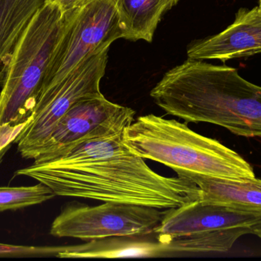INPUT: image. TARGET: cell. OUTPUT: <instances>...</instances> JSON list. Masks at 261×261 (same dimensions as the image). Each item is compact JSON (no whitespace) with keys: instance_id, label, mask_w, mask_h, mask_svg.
<instances>
[{"instance_id":"obj_7","label":"cell","mask_w":261,"mask_h":261,"mask_svg":"<svg viewBox=\"0 0 261 261\" xmlns=\"http://www.w3.org/2000/svg\"><path fill=\"white\" fill-rule=\"evenodd\" d=\"M166 210L111 202L96 206L70 202L54 221L50 234L85 242L150 235L162 222Z\"/></svg>"},{"instance_id":"obj_2","label":"cell","mask_w":261,"mask_h":261,"mask_svg":"<svg viewBox=\"0 0 261 261\" xmlns=\"http://www.w3.org/2000/svg\"><path fill=\"white\" fill-rule=\"evenodd\" d=\"M167 114L208 123L247 138H261V87L236 69L188 59L164 74L150 93Z\"/></svg>"},{"instance_id":"obj_19","label":"cell","mask_w":261,"mask_h":261,"mask_svg":"<svg viewBox=\"0 0 261 261\" xmlns=\"http://www.w3.org/2000/svg\"><path fill=\"white\" fill-rule=\"evenodd\" d=\"M259 8H260L261 10V0H259V5H258Z\"/></svg>"},{"instance_id":"obj_14","label":"cell","mask_w":261,"mask_h":261,"mask_svg":"<svg viewBox=\"0 0 261 261\" xmlns=\"http://www.w3.org/2000/svg\"><path fill=\"white\" fill-rule=\"evenodd\" d=\"M252 234L251 227H239L195 233L176 237H156L164 244L168 254L226 252L238 239Z\"/></svg>"},{"instance_id":"obj_3","label":"cell","mask_w":261,"mask_h":261,"mask_svg":"<svg viewBox=\"0 0 261 261\" xmlns=\"http://www.w3.org/2000/svg\"><path fill=\"white\" fill-rule=\"evenodd\" d=\"M123 141L132 153L174 172L230 179L256 177L251 164L239 153L176 120L154 114L139 116L124 132Z\"/></svg>"},{"instance_id":"obj_18","label":"cell","mask_w":261,"mask_h":261,"mask_svg":"<svg viewBox=\"0 0 261 261\" xmlns=\"http://www.w3.org/2000/svg\"><path fill=\"white\" fill-rule=\"evenodd\" d=\"M58 5L64 12H69L85 6L93 0H47Z\"/></svg>"},{"instance_id":"obj_13","label":"cell","mask_w":261,"mask_h":261,"mask_svg":"<svg viewBox=\"0 0 261 261\" xmlns=\"http://www.w3.org/2000/svg\"><path fill=\"white\" fill-rule=\"evenodd\" d=\"M179 0H114L123 38L153 41L163 15Z\"/></svg>"},{"instance_id":"obj_16","label":"cell","mask_w":261,"mask_h":261,"mask_svg":"<svg viewBox=\"0 0 261 261\" xmlns=\"http://www.w3.org/2000/svg\"><path fill=\"white\" fill-rule=\"evenodd\" d=\"M55 197L53 191L41 182L32 186L0 187V213L39 205Z\"/></svg>"},{"instance_id":"obj_1","label":"cell","mask_w":261,"mask_h":261,"mask_svg":"<svg viewBox=\"0 0 261 261\" xmlns=\"http://www.w3.org/2000/svg\"><path fill=\"white\" fill-rule=\"evenodd\" d=\"M124 133L87 141L58 159L16 172L50 188L55 196L132 204L160 209L199 200L195 182L155 173L123 141Z\"/></svg>"},{"instance_id":"obj_12","label":"cell","mask_w":261,"mask_h":261,"mask_svg":"<svg viewBox=\"0 0 261 261\" xmlns=\"http://www.w3.org/2000/svg\"><path fill=\"white\" fill-rule=\"evenodd\" d=\"M144 236L111 237L88 241L83 245L53 248V254L61 258H129L153 257L168 254L165 246L145 240Z\"/></svg>"},{"instance_id":"obj_15","label":"cell","mask_w":261,"mask_h":261,"mask_svg":"<svg viewBox=\"0 0 261 261\" xmlns=\"http://www.w3.org/2000/svg\"><path fill=\"white\" fill-rule=\"evenodd\" d=\"M46 0H0V69Z\"/></svg>"},{"instance_id":"obj_5","label":"cell","mask_w":261,"mask_h":261,"mask_svg":"<svg viewBox=\"0 0 261 261\" xmlns=\"http://www.w3.org/2000/svg\"><path fill=\"white\" fill-rule=\"evenodd\" d=\"M65 14V26L39 94L62 81L93 54L123 38L114 0H93Z\"/></svg>"},{"instance_id":"obj_11","label":"cell","mask_w":261,"mask_h":261,"mask_svg":"<svg viewBox=\"0 0 261 261\" xmlns=\"http://www.w3.org/2000/svg\"><path fill=\"white\" fill-rule=\"evenodd\" d=\"M197 185L200 190L199 201L245 212L261 215V179H230L196 174L176 170Z\"/></svg>"},{"instance_id":"obj_17","label":"cell","mask_w":261,"mask_h":261,"mask_svg":"<svg viewBox=\"0 0 261 261\" xmlns=\"http://www.w3.org/2000/svg\"><path fill=\"white\" fill-rule=\"evenodd\" d=\"M32 117L20 124H7L0 127V152L3 151L12 143H15L23 129L25 128Z\"/></svg>"},{"instance_id":"obj_8","label":"cell","mask_w":261,"mask_h":261,"mask_svg":"<svg viewBox=\"0 0 261 261\" xmlns=\"http://www.w3.org/2000/svg\"><path fill=\"white\" fill-rule=\"evenodd\" d=\"M135 115L132 108L104 96L82 100L58 121L34 162L53 160L83 143L124 133Z\"/></svg>"},{"instance_id":"obj_4","label":"cell","mask_w":261,"mask_h":261,"mask_svg":"<svg viewBox=\"0 0 261 261\" xmlns=\"http://www.w3.org/2000/svg\"><path fill=\"white\" fill-rule=\"evenodd\" d=\"M65 12L46 0L0 69V127L30 118L62 35Z\"/></svg>"},{"instance_id":"obj_9","label":"cell","mask_w":261,"mask_h":261,"mask_svg":"<svg viewBox=\"0 0 261 261\" xmlns=\"http://www.w3.org/2000/svg\"><path fill=\"white\" fill-rule=\"evenodd\" d=\"M261 53V10L241 8L232 24L217 35L198 40L187 48L193 60H220L222 62Z\"/></svg>"},{"instance_id":"obj_10","label":"cell","mask_w":261,"mask_h":261,"mask_svg":"<svg viewBox=\"0 0 261 261\" xmlns=\"http://www.w3.org/2000/svg\"><path fill=\"white\" fill-rule=\"evenodd\" d=\"M260 221L261 215L198 200L166 210L162 222L153 234L156 237H176L227 228L251 227Z\"/></svg>"},{"instance_id":"obj_6","label":"cell","mask_w":261,"mask_h":261,"mask_svg":"<svg viewBox=\"0 0 261 261\" xmlns=\"http://www.w3.org/2000/svg\"><path fill=\"white\" fill-rule=\"evenodd\" d=\"M109 49L93 54L62 81L40 93L31 122L15 141L23 158L36 159L58 121L75 104L103 96L100 82L107 70Z\"/></svg>"}]
</instances>
